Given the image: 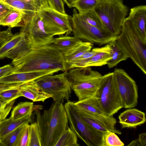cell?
Masks as SVG:
<instances>
[{"label":"cell","instance_id":"obj_20","mask_svg":"<svg viewBox=\"0 0 146 146\" xmlns=\"http://www.w3.org/2000/svg\"><path fill=\"white\" fill-rule=\"evenodd\" d=\"M31 121V116L13 119L10 117L0 122V139L17 128Z\"/></svg>","mask_w":146,"mask_h":146},{"label":"cell","instance_id":"obj_6","mask_svg":"<svg viewBox=\"0 0 146 146\" xmlns=\"http://www.w3.org/2000/svg\"><path fill=\"white\" fill-rule=\"evenodd\" d=\"M101 76L99 77L97 72L87 67L74 68L68 71V77L71 89L78 100L95 96Z\"/></svg>","mask_w":146,"mask_h":146},{"label":"cell","instance_id":"obj_22","mask_svg":"<svg viewBox=\"0 0 146 146\" xmlns=\"http://www.w3.org/2000/svg\"><path fill=\"white\" fill-rule=\"evenodd\" d=\"M25 19L23 14L15 9L11 10L1 21L0 25L7 26L11 28L25 26Z\"/></svg>","mask_w":146,"mask_h":146},{"label":"cell","instance_id":"obj_10","mask_svg":"<svg viewBox=\"0 0 146 146\" xmlns=\"http://www.w3.org/2000/svg\"><path fill=\"white\" fill-rule=\"evenodd\" d=\"M115 83L123 108L136 106L138 103V87L135 80L123 69L115 68L113 72Z\"/></svg>","mask_w":146,"mask_h":146},{"label":"cell","instance_id":"obj_33","mask_svg":"<svg viewBox=\"0 0 146 146\" xmlns=\"http://www.w3.org/2000/svg\"><path fill=\"white\" fill-rule=\"evenodd\" d=\"M29 146H41L40 132L36 121L30 125Z\"/></svg>","mask_w":146,"mask_h":146},{"label":"cell","instance_id":"obj_37","mask_svg":"<svg viewBox=\"0 0 146 146\" xmlns=\"http://www.w3.org/2000/svg\"><path fill=\"white\" fill-rule=\"evenodd\" d=\"M49 6L63 14H66L64 7V3L62 0H47Z\"/></svg>","mask_w":146,"mask_h":146},{"label":"cell","instance_id":"obj_24","mask_svg":"<svg viewBox=\"0 0 146 146\" xmlns=\"http://www.w3.org/2000/svg\"><path fill=\"white\" fill-rule=\"evenodd\" d=\"M34 108L33 102H21L13 108L10 117L13 119H16L31 116Z\"/></svg>","mask_w":146,"mask_h":146},{"label":"cell","instance_id":"obj_39","mask_svg":"<svg viewBox=\"0 0 146 146\" xmlns=\"http://www.w3.org/2000/svg\"><path fill=\"white\" fill-rule=\"evenodd\" d=\"M13 66L8 64L0 67V78L10 74L13 69Z\"/></svg>","mask_w":146,"mask_h":146},{"label":"cell","instance_id":"obj_41","mask_svg":"<svg viewBox=\"0 0 146 146\" xmlns=\"http://www.w3.org/2000/svg\"><path fill=\"white\" fill-rule=\"evenodd\" d=\"M38 11L41 10L49 7L47 0H34Z\"/></svg>","mask_w":146,"mask_h":146},{"label":"cell","instance_id":"obj_8","mask_svg":"<svg viewBox=\"0 0 146 146\" xmlns=\"http://www.w3.org/2000/svg\"><path fill=\"white\" fill-rule=\"evenodd\" d=\"M74 36L80 39L99 45L106 44L116 40L117 36L111 34L87 23L74 9L72 17H70Z\"/></svg>","mask_w":146,"mask_h":146},{"label":"cell","instance_id":"obj_36","mask_svg":"<svg viewBox=\"0 0 146 146\" xmlns=\"http://www.w3.org/2000/svg\"><path fill=\"white\" fill-rule=\"evenodd\" d=\"M15 100L9 103L0 101V122L6 119L13 107Z\"/></svg>","mask_w":146,"mask_h":146},{"label":"cell","instance_id":"obj_40","mask_svg":"<svg viewBox=\"0 0 146 146\" xmlns=\"http://www.w3.org/2000/svg\"><path fill=\"white\" fill-rule=\"evenodd\" d=\"M12 9L0 2V21Z\"/></svg>","mask_w":146,"mask_h":146},{"label":"cell","instance_id":"obj_1","mask_svg":"<svg viewBox=\"0 0 146 146\" xmlns=\"http://www.w3.org/2000/svg\"><path fill=\"white\" fill-rule=\"evenodd\" d=\"M12 64L13 66L11 73L42 70L64 72L68 70L63 54L52 44L32 48L26 54L12 60Z\"/></svg>","mask_w":146,"mask_h":146},{"label":"cell","instance_id":"obj_15","mask_svg":"<svg viewBox=\"0 0 146 146\" xmlns=\"http://www.w3.org/2000/svg\"><path fill=\"white\" fill-rule=\"evenodd\" d=\"M121 128H136L146 121L145 113L136 108L127 109L118 116Z\"/></svg>","mask_w":146,"mask_h":146},{"label":"cell","instance_id":"obj_13","mask_svg":"<svg viewBox=\"0 0 146 146\" xmlns=\"http://www.w3.org/2000/svg\"><path fill=\"white\" fill-rule=\"evenodd\" d=\"M127 17L140 38L144 43H146V5L137 6L131 8Z\"/></svg>","mask_w":146,"mask_h":146},{"label":"cell","instance_id":"obj_38","mask_svg":"<svg viewBox=\"0 0 146 146\" xmlns=\"http://www.w3.org/2000/svg\"><path fill=\"white\" fill-rule=\"evenodd\" d=\"M134 143L135 146H146V133L139 134L138 138L134 140Z\"/></svg>","mask_w":146,"mask_h":146},{"label":"cell","instance_id":"obj_27","mask_svg":"<svg viewBox=\"0 0 146 146\" xmlns=\"http://www.w3.org/2000/svg\"><path fill=\"white\" fill-rule=\"evenodd\" d=\"M74 106L81 119L87 124L95 129L103 133L110 131L102 122Z\"/></svg>","mask_w":146,"mask_h":146},{"label":"cell","instance_id":"obj_29","mask_svg":"<svg viewBox=\"0 0 146 146\" xmlns=\"http://www.w3.org/2000/svg\"><path fill=\"white\" fill-rule=\"evenodd\" d=\"M25 124L10 132L0 139V144L4 146H17L21 134Z\"/></svg>","mask_w":146,"mask_h":146},{"label":"cell","instance_id":"obj_12","mask_svg":"<svg viewBox=\"0 0 146 146\" xmlns=\"http://www.w3.org/2000/svg\"><path fill=\"white\" fill-rule=\"evenodd\" d=\"M57 72L54 70H42L11 73L0 78V88L19 87L25 83L35 81L43 76L53 74Z\"/></svg>","mask_w":146,"mask_h":146},{"label":"cell","instance_id":"obj_19","mask_svg":"<svg viewBox=\"0 0 146 146\" xmlns=\"http://www.w3.org/2000/svg\"><path fill=\"white\" fill-rule=\"evenodd\" d=\"M94 44L90 42L82 40L64 54L63 56L66 64L70 63L82 56L86 52L91 50Z\"/></svg>","mask_w":146,"mask_h":146},{"label":"cell","instance_id":"obj_5","mask_svg":"<svg viewBox=\"0 0 146 146\" xmlns=\"http://www.w3.org/2000/svg\"><path fill=\"white\" fill-rule=\"evenodd\" d=\"M94 10L106 31L116 36L120 33L123 23L129 11L123 0H100Z\"/></svg>","mask_w":146,"mask_h":146},{"label":"cell","instance_id":"obj_25","mask_svg":"<svg viewBox=\"0 0 146 146\" xmlns=\"http://www.w3.org/2000/svg\"><path fill=\"white\" fill-rule=\"evenodd\" d=\"M31 48L25 36L5 55V57L14 60L20 58L28 53Z\"/></svg>","mask_w":146,"mask_h":146},{"label":"cell","instance_id":"obj_21","mask_svg":"<svg viewBox=\"0 0 146 146\" xmlns=\"http://www.w3.org/2000/svg\"><path fill=\"white\" fill-rule=\"evenodd\" d=\"M111 48V59L107 63L111 68L116 66L120 62L129 58L126 53L117 41L116 39L109 43Z\"/></svg>","mask_w":146,"mask_h":146},{"label":"cell","instance_id":"obj_42","mask_svg":"<svg viewBox=\"0 0 146 146\" xmlns=\"http://www.w3.org/2000/svg\"><path fill=\"white\" fill-rule=\"evenodd\" d=\"M64 3L70 8L72 7V5L75 1L74 0H62Z\"/></svg>","mask_w":146,"mask_h":146},{"label":"cell","instance_id":"obj_26","mask_svg":"<svg viewBox=\"0 0 146 146\" xmlns=\"http://www.w3.org/2000/svg\"><path fill=\"white\" fill-rule=\"evenodd\" d=\"M77 137L74 131L68 127L62 133L54 146H78Z\"/></svg>","mask_w":146,"mask_h":146},{"label":"cell","instance_id":"obj_31","mask_svg":"<svg viewBox=\"0 0 146 146\" xmlns=\"http://www.w3.org/2000/svg\"><path fill=\"white\" fill-rule=\"evenodd\" d=\"M19 87L0 88V101L9 103L20 97Z\"/></svg>","mask_w":146,"mask_h":146},{"label":"cell","instance_id":"obj_9","mask_svg":"<svg viewBox=\"0 0 146 146\" xmlns=\"http://www.w3.org/2000/svg\"><path fill=\"white\" fill-rule=\"evenodd\" d=\"M68 71L55 75L48 74L35 80L43 92L52 95L54 102L63 103L69 100L71 88L68 77Z\"/></svg>","mask_w":146,"mask_h":146},{"label":"cell","instance_id":"obj_14","mask_svg":"<svg viewBox=\"0 0 146 146\" xmlns=\"http://www.w3.org/2000/svg\"><path fill=\"white\" fill-rule=\"evenodd\" d=\"M42 17L66 31L65 35L72 32L70 16L60 13L50 7L43 9L38 12Z\"/></svg>","mask_w":146,"mask_h":146},{"label":"cell","instance_id":"obj_2","mask_svg":"<svg viewBox=\"0 0 146 146\" xmlns=\"http://www.w3.org/2000/svg\"><path fill=\"white\" fill-rule=\"evenodd\" d=\"M40 134L41 146H54L62 133L69 127L63 103L53 102L41 113L34 108Z\"/></svg>","mask_w":146,"mask_h":146},{"label":"cell","instance_id":"obj_35","mask_svg":"<svg viewBox=\"0 0 146 146\" xmlns=\"http://www.w3.org/2000/svg\"><path fill=\"white\" fill-rule=\"evenodd\" d=\"M30 135V125L29 123L25 124L21 134L17 146H29Z\"/></svg>","mask_w":146,"mask_h":146},{"label":"cell","instance_id":"obj_43","mask_svg":"<svg viewBox=\"0 0 146 146\" xmlns=\"http://www.w3.org/2000/svg\"><path fill=\"white\" fill-rule=\"evenodd\" d=\"M74 0L75 1H76L77 0Z\"/></svg>","mask_w":146,"mask_h":146},{"label":"cell","instance_id":"obj_28","mask_svg":"<svg viewBox=\"0 0 146 146\" xmlns=\"http://www.w3.org/2000/svg\"><path fill=\"white\" fill-rule=\"evenodd\" d=\"M24 31L21 29L19 34H15L0 47V59L5 57L6 54L15 47L25 37Z\"/></svg>","mask_w":146,"mask_h":146},{"label":"cell","instance_id":"obj_34","mask_svg":"<svg viewBox=\"0 0 146 146\" xmlns=\"http://www.w3.org/2000/svg\"><path fill=\"white\" fill-rule=\"evenodd\" d=\"M116 134L108 131L104 133L103 137L104 146H123L124 143Z\"/></svg>","mask_w":146,"mask_h":146},{"label":"cell","instance_id":"obj_11","mask_svg":"<svg viewBox=\"0 0 146 146\" xmlns=\"http://www.w3.org/2000/svg\"><path fill=\"white\" fill-rule=\"evenodd\" d=\"M72 103L76 108L102 122L110 131L118 135L121 134V131L115 127L116 119L113 116H108L103 112L95 96L77 102H72Z\"/></svg>","mask_w":146,"mask_h":146},{"label":"cell","instance_id":"obj_18","mask_svg":"<svg viewBox=\"0 0 146 146\" xmlns=\"http://www.w3.org/2000/svg\"><path fill=\"white\" fill-rule=\"evenodd\" d=\"M0 2L22 13L25 19V26L29 22L34 14L38 12L32 4L26 0H0Z\"/></svg>","mask_w":146,"mask_h":146},{"label":"cell","instance_id":"obj_4","mask_svg":"<svg viewBox=\"0 0 146 146\" xmlns=\"http://www.w3.org/2000/svg\"><path fill=\"white\" fill-rule=\"evenodd\" d=\"M116 40L133 62L146 74V43L137 34L129 19L126 17Z\"/></svg>","mask_w":146,"mask_h":146},{"label":"cell","instance_id":"obj_16","mask_svg":"<svg viewBox=\"0 0 146 146\" xmlns=\"http://www.w3.org/2000/svg\"><path fill=\"white\" fill-rule=\"evenodd\" d=\"M96 52L90 58L76 65L75 68L100 66L107 64L111 58L109 43L100 48H96Z\"/></svg>","mask_w":146,"mask_h":146},{"label":"cell","instance_id":"obj_17","mask_svg":"<svg viewBox=\"0 0 146 146\" xmlns=\"http://www.w3.org/2000/svg\"><path fill=\"white\" fill-rule=\"evenodd\" d=\"M19 93L24 96L33 102H42L51 98L52 95L45 93L38 87L35 81L26 83L20 86Z\"/></svg>","mask_w":146,"mask_h":146},{"label":"cell","instance_id":"obj_23","mask_svg":"<svg viewBox=\"0 0 146 146\" xmlns=\"http://www.w3.org/2000/svg\"><path fill=\"white\" fill-rule=\"evenodd\" d=\"M81 40L74 36L59 35L54 38L52 44L63 54Z\"/></svg>","mask_w":146,"mask_h":146},{"label":"cell","instance_id":"obj_30","mask_svg":"<svg viewBox=\"0 0 146 146\" xmlns=\"http://www.w3.org/2000/svg\"><path fill=\"white\" fill-rule=\"evenodd\" d=\"M78 15L89 24L100 29L105 30L101 19L94 10L84 13H78Z\"/></svg>","mask_w":146,"mask_h":146},{"label":"cell","instance_id":"obj_3","mask_svg":"<svg viewBox=\"0 0 146 146\" xmlns=\"http://www.w3.org/2000/svg\"><path fill=\"white\" fill-rule=\"evenodd\" d=\"M21 29L31 48L52 44L54 36L65 34L66 31L41 17L38 12Z\"/></svg>","mask_w":146,"mask_h":146},{"label":"cell","instance_id":"obj_7","mask_svg":"<svg viewBox=\"0 0 146 146\" xmlns=\"http://www.w3.org/2000/svg\"><path fill=\"white\" fill-rule=\"evenodd\" d=\"M95 96L97 98L103 112L108 116H113L123 108L115 83L113 72L102 76Z\"/></svg>","mask_w":146,"mask_h":146},{"label":"cell","instance_id":"obj_32","mask_svg":"<svg viewBox=\"0 0 146 146\" xmlns=\"http://www.w3.org/2000/svg\"><path fill=\"white\" fill-rule=\"evenodd\" d=\"M100 0H77L74 2L72 7L75 8L79 13L87 12L95 9Z\"/></svg>","mask_w":146,"mask_h":146}]
</instances>
